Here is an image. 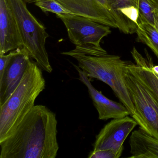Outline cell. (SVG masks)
<instances>
[{
    "label": "cell",
    "instance_id": "cell-17",
    "mask_svg": "<svg viewBox=\"0 0 158 158\" xmlns=\"http://www.w3.org/2000/svg\"><path fill=\"white\" fill-rule=\"evenodd\" d=\"M138 21L148 23L155 27V13L148 0H139Z\"/></svg>",
    "mask_w": 158,
    "mask_h": 158
},
{
    "label": "cell",
    "instance_id": "cell-21",
    "mask_svg": "<svg viewBox=\"0 0 158 158\" xmlns=\"http://www.w3.org/2000/svg\"><path fill=\"white\" fill-rule=\"evenodd\" d=\"M25 2H27V3H34L35 2H36L38 0H23Z\"/></svg>",
    "mask_w": 158,
    "mask_h": 158
},
{
    "label": "cell",
    "instance_id": "cell-8",
    "mask_svg": "<svg viewBox=\"0 0 158 158\" xmlns=\"http://www.w3.org/2000/svg\"><path fill=\"white\" fill-rule=\"evenodd\" d=\"M24 47L15 50L0 75V105H2L20 84L32 60Z\"/></svg>",
    "mask_w": 158,
    "mask_h": 158
},
{
    "label": "cell",
    "instance_id": "cell-6",
    "mask_svg": "<svg viewBox=\"0 0 158 158\" xmlns=\"http://www.w3.org/2000/svg\"><path fill=\"white\" fill-rule=\"evenodd\" d=\"M125 79L135 108V114L132 117L140 127L158 139V100L150 89L133 74L127 66Z\"/></svg>",
    "mask_w": 158,
    "mask_h": 158
},
{
    "label": "cell",
    "instance_id": "cell-7",
    "mask_svg": "<svg viewBox=\"0 0 158 158\" xmlns=\"http://www.w3.org/2000/svg\"><path fill=\"white\" fill-rule=\"evenodd\" d=\"M138 123L133 117L116 118L106 124L96 136L93 150H123V143Z\"/></svg>",
    "mask_w": 158,
    "mask_h": 158
},
{
    "label": "cell",
    "instance_id": "cell-9",
    "mask_svg": "<svg viewBox=\"0 0 158 158\" xmlns=\"http://www.w3.org/2000/svg\"><path fill=\"white\" fill-rule=\"evenodd\" d=\"M76 15L83 16L110 27L117 28L109 10L107 0H57Z\"/></svg>",
    "mask_w": 158,
    "mask_h": 158
},
{
    "label": "cell",
    "instance_id": "cell-1",
    "mask_svg": "<svg viewBox=\"0 0 158 158\" xmlns=\"http://www.w3.org/2000/svg\"><path fill=\"white\" fill-rule=\"evenodd\" d=\"M57 124L55 113L44 105H35L0 141V158H56Z\"/></svg>",
    "mask_w": 158,
    "mask_h": 158
},
{
    "label": "cell",
    "instance_id": "cell-20",
    "mask_svg": "<svg viewBox=\"0 0 158 158\" xmlns=\"http://www.w3.org/2000/svg\"><path fill=\"white\" fill-rule=\"evenodd\" d=\"M153 9L154 10V13H155V27L158 31V13L155 9L153 8Z\"/></svg>",
    "mask_w": 158,
    "mask_h": 158
},
{
    "label": "cell",
    "instance_id": "cell-13",
    "mask_svg": "<svg viewBox=\"0 0 158 158\" xmlns=\"http://www.w3.org/2000/svg\"><path fill=\"white\" fill-rule=\"evenodd\" d=\"M131 54L135 63L129 62L127 68L150 89L158 101V75L152 70L151 58L148 54L143 57L135 48Z\"/></svg>",
    "mask_w": 158,
    "mask_h": 158
},
{
    "label": "cell",
    "instance_id": "cell-2",
    "mask_svg": "<svg viewBox=\"0 0 158 158\" xmlns=\"http://www.w3.org/2000/svg\"><path fill=\"white\" fill-rule=\"evenodd\" d=\"M42 71L35 62L31 60L16 89L0 105V141L15 128L35 106L36 99L46 87Z\"/></svg>",
    "mask_w": 158,
    "mask_h": 158
},
{
    "label": "cell",
    "instance_id": "cell-5",
    "mask_svg": "<svg viewBox=\"0 0 158 158\" xmlns=\"http://www.w3.org/2000/svg\"><path fill=\"white\" fill-rule=\"evenodd\" d=\"M57 16L64 24L69 39L75 45L74 50L97 56L108 54L100 43L111 32L110 27L74 14Z\"/></svg>",
    "mask_w": 158,
    "mask_h": 158
},
{
    "label": "cell",
    "instance_id": "cell-12",
    "mask_svg": "<svg viewBox=\"0 0 158 158\" xmlns=\"http://www.w3.org/2000/svg\"><path fill=\"white\" fill-rule=\"evenodd\" d=\"M139 0H107L109 10L117 28L125 34L136 32Z\"/></svg>",
    "mask_w": 158,
    "mask_h": 158
},
{
    "label": "cell",
    "instance_id": "cell-4",
    "mask_svg": "<svg viewBox=\"0 0 158 158\" xmlns=\"http://www.w3.org/2000/svg\"><path fill=\"white\" fill-rule=\"evenodd\" d=\"M23 40V47L42 71L52 73L46 48L49 37L46 28L28 10L23 0H8Z\"/></svg>",
    "mask_w": 158,
    "mask_h": 158
},
{
    "label": "cell",
    "instance_id": "cell-11",
    "mask_svg": "<svg viewBox=\"0 0 158 158\" xmlns=\"http://www.w3.org/2000/svg\"><path fill=\"white\" fill-rule=\"evenodd\" d=\"M23 47L18 25L8 0H0V55Z\"/></svg>",
    "mask_w": 158,
    "mask_h": 158
},
{
    "label": "cell",
    "instance_id": "cell-16",
    "mask_svg": "<svg viewBox=\"0 0 158 158\" xmlns=\"http://www.w3.org/2000/svg\"><path fill=\"white\" fill-rule=\"evenodd\" d=\"M36 6L41 9L43 12H51L56 15L73 14L63 6L57 0H38L35 2Z\"/></svg>",
    "mask_w": 158,
    "mask_h": 158
},
{
    "label": "cell",
    "instance_id": "cell-15",
    "mask_svg": "<svg viewBox=\"0 0 158 158\" xmlns=\"http://www.w3.org/2000/svg\"><path fill=\"white\" fill-rule=\"evenodd\" d=\"M139 41L147 45L158 58V31L148 23L138 21L136 32Z\"/></svg>",
    "mask_w": 158,
    "mask_h": 158
},
{
    "label": "cell",
    "instance_id": "cell-19",
    "mask_svg": "<svg viewBox=\"0 0 158 158\" xmlns=\"http://www.w3.org/2000/svg\"><path fill=\"white\" fill-rule=\"evenodd\" d=\"M150 4L156 10L158 13V0H148Z\"/></svg>",
    "mask_w": 158,
    "mask_h": 158
},
{
    "label": "cell",
    "instance_id": "cell-14",
    "mask_svg": "<svg viewBox=\"0 0 158 158\" xmlns=\"http://www.w3.org/2000/svg\"><path fill=\"white\" fill-rule=\"evenodd\" d=\"M130 158H158V139L139 127L129 139Z\"/></svg>",
    "mask_w": 158,
    "mask_h": 158
},
{
    "label": "cell",
    "instance_id": "cell-18",
    "mask_svg": "<svg viewBox=\"0 0 158 158\" xmlns=\"http://www.w3.org/2000/svg\"><path fill=\"white\" fill-rule=\"evenodd\" d=\"M123 151L107 149L92 150L89 154V158H118L121 157Z\"/></svg>",
    "mask_w": 158,
    "mask_h": 158
},
{
    "label": "cell",
    "instance_id": "cell-3",
    "mask_svg": "<svg viewBox=\"0 0 158 158\" xmlns=\"http://www.w3.org/2000/svg\"><path fill=\"white\" fill-rule=\"evenodd\" d=\"M61 54L74 58L78 62V67L89 78H96L108 85L133 117L135 108L125 79L129 62L123 60L117 55H89L73 49Z\"/></svg>",
    "mask_w": 158,
    "mask_h": 158
},
{
    "label": "cell",
    "instance_id": "cell-10",
    "mask_svg": "<svg viewBox=\"0 0 158 158\" xmlns=\"http://www.w3.org/2000/svg\"><path fill=\"white\" fill-rule=\"evenodd\" d=\"M79 75V80L87 87L93 104L98 111L99 120L123 118L130 115L127 108L121 102H117L106 98L91 84L90 79L82 70L73 64Z\"/></svg>",
    "mask_w": 158,
    "mask_h": 158
}]
</instances>
